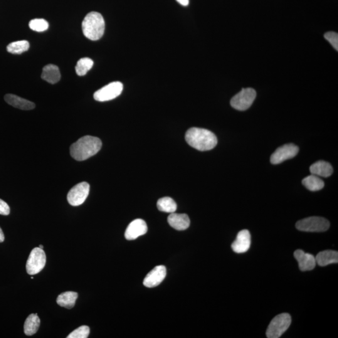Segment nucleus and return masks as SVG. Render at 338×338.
I'll return each mask as SVG.
<instances>
[{"instance_id": "10", "label": "nucleus", "mask_w": 338, "mask_h": 338, "mask_svg": "<svg viewBox=\"0 0 338 338\" xmlns=\"http://www.w3.org/2000/svg\"><path fill=\"white\" fill-rule=\"evenodd\" d=\"M299 147L293 144L284 145L279 147L271 155L270 161L273 164H279L286 160L297 156Z\"/></svg>"}, {"instance_id": "23", "label": "nucleus", "mask_w": 338, "mask_h": 338, "mask_svg": "<svg viewBox=\"0 0 338 338\" xmlns=\"http://www.w3.org/2000/svg\"><path fill=\"white\" fill-rule=\"evenodd\" d=\"M157 208L159 211L167 213H174L177 210V204L169 197H163L157 201Z\"/></svg>"}, {"instance_id": "11", "label": "nucleus", "mask_w": 338, "mask_h": 338, "mask_svg": "<svg viewBox=\"0 0 338 338\" xmlns=\"http://www.w3.org/2000/svg\"><path fill=\"white\" fill-rule=\"evenodd\" d=\"M148 230L146 223L142 219H137L133 221L128 226L125 233V237L127 240H135L139 237L144 235Z\"/></svg>"}, {"instance_id": "22", "label": "nucleus", "mask_w": 338, "mask_h": 338, "mask_svg": "<svg viewBox=\"0 0 338 338\" xmlns=\"http://www.w3.org/2000/svg\"><path fill=\"white\" fill-rule=\"evenodd\" d=\"M302 183L306 188L311 191H318L322 190L325 186L324 182L320 177L312 174L303 180Z\"/></svg>"}, {"instance_id": "24", "label": "nucleus", "mask_w": 338, "mask_h": 338, "mask_svg": "<svg viewBox=\"0 0 338 338\" xmlns=\"http://www.w3.org/2000/svg\"><path fill=\"white\" fill-rule=\"evenodd\" d=\"M93 61L90 58H82L78 61L75 66V71L78 76H84L92 68Z\"/></svg>"}, {"instance_id": "16", "label": "nucleus", "mask_w": 338, "mask_h": 338, "mask_svg": "<svg viewBox=\"0 0 338 338\" xmlns=\"http://www.w3.org/2000/svg\"><path fill=\"white\" fill-rule=\"evenodd\" d=\"M4 100L8 104L21 110H29L35 107L33 102L13 94H6Z\"/></svg>"}, {"instance_id": "18", "label": "nucleus", "mask_w": 338, "mask_h": 338, "mask_svg": "<svg viewBox=\"0 0 338 338\" xmlns=\"http://www.w3.org/2000/svg\"><path fill=\"white\" fill-rule=\"evenodd\" d=\"M333 169L329 162L320 160L310 167V172L318 177H328L332 176Z\"/></svg>"}, {"instance_id": "9", "label": "nucleus", "mask_w": 338, "mask_h": 338, "mask_svg": "<svg viewBox=\"0 0 338 338\" xmlns=\"http://www.w3.org/2000/svg\"><path fill=\"white\" fill-rule=\"evenodd\" d=\"M90 185L86 182L76 184L71 188L67 195L68 203L73 206L82 204L89 194Z\"/></svg>"}, {"instance_id": "4", "label": "nucleus", "mask_w": 338, "mask_h": 338, "mask_svg": "<svg viewBox=\"0 0 338 338\" xmlns=\"http://www.w3.org/2000/svg\"><path fill=\"white\" fill-rule=\"evenodd\" d=\"M291 323V317L288 313L276 316L269 325L266 337L268 338H280L288 330Z\"/></svg>"}, {"instance_id": "31", "label": "nucleus", "mask_w": 338, "mask_h": 338, "mask_svg": "<svg viewBox=\"0 0 338 338\" xmlns=\"http://www.w3.org/2000/svg\"><path fill=\"white\" fill-rule=\"evenodd\" d=\"M4 240V234L1 228H0V243H2Z\"/></svg>"}, {"instance_id": "20", "label": "nucleus", "mask_w": 338, "mask_h": 338, "mask_svg": "<svg viewBox=\"0 0 338 338\" xmlns=\"http://www.w3.org/2000/svg\"><path fill=\"white\" fill-rule=\"evenodd\" d=\"M78 298V293L68 291L59 295L56 303L61 307L71 309L75 305L76 299Z\"/></svg>"}, {"instance_id": "15", "label": "nucleus", "mask_w": 338, "mask_h": 338, "mask_svg": "<svg viewBox=\"0 0 338 338\" xmlns=\"http://www.w3.org/2000/svg\"><path fill=\"white\" fill-rule=\"evenodd\" d=\"M169 225L177 231L186 230L190 226V219L187 214L171 213L168 217Z\"/></svg>"}, {"instance_id": "12", "label": "nucleus", "mask_w": 338, "mask_h": 338, "mask_svg": "<svg viewBox=\"0 0 338 338\" xmlns=\"http://www.w3.org/2000/svg\"><path fill=\"white\" fill-rule=\"evenodd\" d=\"M166 275V268L164 266H157L148 274L143 283L147 288L156 287L164 281Z\"/></svg>"}, {"instance_id": "27", "label": "nucleus", "mask_w": 338, "mask_h": 338, "mask_svg": "<svg viewBox=\"0 0 338 338\" xmlns=\"http://www.w3.org/2000/svg\"><path fill=\"white\" fill-rule=\"evenodd\" d=\"M90 334V328L87 326H81L74 330L67 337V338H87Z\"/></svg>"}, {"instance_id": "14", "label": "nucleus", "mask_w": 338, "mask_h": 338, "mask_svg": "<svg viewBox=\"0 0 338 338\" xmlns=\"http://www.w3.org/2000/svg\"><path fill=\"white\" fill-rule=\"evenodd\" d=\"M294 256L299 264V268L301 271H312L317 265V261H316L314 256L305 253L301 249L296 251L294 253Z\"/></svg>"}, {"instance_id": "19", "label": "nucleus", "mask_w": 338, "mask_h": 338, "mask_svg": "<svg viewBox=\"0 0 338 338\" xmlns=\"http://www.w3.org/2000/svg\"><path fill=\"white\" fill-rule=\"evenodd\" d=\"M315 258L318 265L327 266L338 263V253L332 250L323 251L318 253Z\"/></svg>"}, {"instance_id": "6", "label": "nucleus", "mask_w": 338, "mask_h": 338, "mask_svg": "<svg viewBox=\"0 0 338 338\" xmlns=\"http://www.w3.org/2000/svg\"><path fill=\"white\" fill-rule=\"evenodd\" d=\"M46 265V255L43 249L35 248L31 251L26 263V271L29 275L40 272Z\"/></svg>"}, {"instance_id": "32", "label": "nucleus", "mask_w": 338, "mask_h": 338, "mask_svg": "<svg viewBox=\"0 0 338 338\" xmlns=\"http://www.w3.org/2000/svg\"><path fill=\"white\" fill-rule=\"evenodd\" d=\"M39 248L41 249H43V246L42 245H39Z\"/></svg>"}, {"instance_id": "17", "label": "nucleus", "mask_w": 338, "mask_h": 338, "mask_svg": "<svg viewBox=\"0 0 338 338\" xmlns=\"http://www.w3.org/2000/svg\"><path fill=\"white\" fill-rule=\"evenodd\" d=\"M41 78L51 84L58 83L61 78L60 71L58 66L53 64H49L44 66Z\"/></svg>"}, {"instance_id": "13", "label": "nucleus", "mask_w": 338, "mask_h": 338, "mask_svg": "<svg viewBox=\"0 0 338 338\" xmlns=\"http://www.w3.org/2000/svg\"><path fill=\"white\" fill-rule=\"evenodd\" d=\"M251 244V234L248 230L244 229L237 236L236 240L232 244V249L236 253H244L250 248Z\"/></svg>"}, {"instance_id": "5", "label": "nucleus", "mask_w": 338, "mask_h": 338, "mask_svg": "<svg viewBox=\"0 0 338 338\" xmlns=\"http://www.w3.org/2000/svg\"><path fill=\"white\" fill-rule=\"evenodd\" d=\"M330 226L327 219L321 217H310L297 222L296 227L298 230L310 233L327 231Z\"/></svg>"}, {"instance_id": "3", "label": "nucleus", "mask_w": 338, "mask_h": 338, "mask_svg": "<svg viewBox=\"0 0 338 338\" xmlns=\"http://www.w3.org/2000/svg\"><path fill=\"white\" fill-rule=\"evenodd\" d=\"M105 20L102 14L92 11L88 13L82 21L84 35L90 40L97 41L102 38L105 31Z\"/></svg>"}, {"instance_id": "8", "label": "nucleus", "mask_w": 338, "mask_h": 338, "mask_svg": "<svg viewBox=\"0 0 338 338\" xmlns=\"http://www.w3.org/2000/svg\"><path fill=\"white\" fill-rule=\"evenodd\" d=\"M123 88V84L120 81H113L95 92L93 97L101 102L112 100L122 93Z\"/></svg>"}, {"instance_id": "28", "label": "nucleus", "mask_w": 338, "mask_h": 338, "mask_svg": "<svg viewBox=\"0 0 338 338\" xmlns=\"http://www.w3.org/2000/svg\"><path fill=\"white\" fill-rule=\"evenodd\" d=\"M325 38L337 51L338 50V34L336 32L330 31L325 33Z\"/></svg>"}, {"instance_id": "29", "label": "nucleus", "mask_w": 338, "mask_h": 338, "mask_svg": "<svg viewBox=\"0 0 338 338\" xmlns=\"http://www.w3.org/2000/svg\"><path fill=\"white\" fill-rule=\"evenodd\" d=\"M10 213V208L5 202L0 199V214L3 216H8Z\"/></svg>"}, {"instance_id": "30", "label": "nucleus", "mask_w": 338, "mask_h": 338, "mask_svg": "<svg viewBox=\"0 0 338 338\" xmlns=\"http://www.w3.org/2000/svg\"><path fill=\"white\" fill-rule=\"evenodd\" d=\"M177 1L184 6H188L189 4V0H177Z\"/></svg>"}, {"instance_id": "1", "label": "nucleus", "mask_w": 338, "mask_h": 338, "mask_svg": "<svg viewBox=\"0 0 338 338\" xmlns=\"http://www.w3.org/2000/svg\"><path fill=\"white\" fill-rule=\"evenodd\" d=\"M102 143L96 137L84 136L70 147V155L77 161H83L97 154L102 148Z\"/></svg>"}, {"instance_id": "7", "label": "nucleus", "mask_w": 338, "mask_h": 338, "mask_svg": "<svg viewBox=\"0 0 338 338\" xmlns=\"http://www.w3.org/2000/svg\"><path fill=\"white\" fill-rule=\"evenodd\" d=\"M256 97V92L253 88H243L232 98L231 105L235 109L240 111L248 110Z\"/></svg>"}, {"instance_id": "21", "label": "nucleus", "mask_w": 338, "mask_h": 338, "mask_svg": "<svg viewBox=\"0 0 338 338\" xmlns=\"http://www.w3.org/2000/svg\"><path fill=\"white\" fill-rule=\"evenodd\" d=\"M40 325V320L38 315L31 314L26 318L24 324V334L27 336H32L37 332Z\"/></svg>"}, {"instance_id": "2", "label": "nucleus", "mask_w": 338, "mask_h": 338, "mask_svg": "<svg viewBox=\"0 0 338 338\" xmlns=\"http://www.w3.org/2000/svg\"><path fill=\"white\" fill-rule=\"evenodd\" d=\"M185 137L190 146L200 151L212 150L218 144V139L214 133L201 128H191L187 130Z\"/></svg>"}, {"instance_id": "26", "label": "nucleus", "mask_w": 338, "mask_h": 338, "mask_svg": "<svg viewBox=\"0 0 338 338\" xmlns=\"http://www.w3.org/2000/svg\"><path fill=\"white\" fill-rule=\"evenodd\" d=\"M29 26L34 31L43 32L48 29L49 24L45 19H34L29 21Z\"/></svg>"}, {"instance_id": "25", "label": "nucleus", "mask_w": 338, "mask_h": 338, "mask_svg": "<svg viewBox=\"0 0 338 338\" xmlns=\"http://www.w3.org/2000/svg\"><path fill=\"white\" fill-rule=\"evenodd\" d=\"M29 42L26 40H21L12 42L7 46V51L12 54H21L28 50Z\"/></svg>"}]
</instances>
